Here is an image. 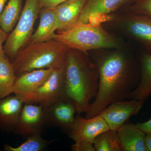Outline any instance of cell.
Listing matches in <instances>:
<instances>
[{
  "mask_svg": "<svg viewBox=\"0 0 151 151\" xmlns=\"http://www.w3.org/2000/svg\"><path fill=\"white\" fill-rule=\"evenodd\" d=\"M99 74L98 92L90 103L85 118L99 115L112 103L129 100L141 78L140 63L120 52H114L95 58Z\"/></svg>",
  "mask_w": 151,
  "mask_h": 151,
  "instance_id": "1",
  "label": "cell"
},
{
  "mask_svg": "<svg viewBox=\"0 0 151 151\" xmlns=\"http://www.w3.org/2000/svg\"><path fill=\"white\" fill-rule=\"evenodd\" d=\"M81 52L69 49L64 66V95L73 102L78 114L86 113L99 86L96 64Z\"/></svg>",
  "mask_w": 151,
  "mask_h": 151,
  "instance_id": "2",
  "label": "cell"
},
{
  "mask_svg": "<svg viewBox=\"0 0 151 151\" xmlns=\"http://www.w3.org/2000/svg\"><path fill=\"white\" fill-rule=\"evenodd\" d=\"M69 48L54 39L30 42L21 49L12 62L17 76L35 69L63 65Z\"/></svg>",
  "mask_w": 151,
  "mask_h": 151,
  "instance_id": "3",
  "label": "cell"
},
{
  "mask_svg": "<svg viewBox=\"0 0 151 151\" xmlns=\"http://www.w3.org/2000/svg\"><path fill=\"white\" fill-rule=\"evenodd\" d=\"M52 39L83 53L93 50L115 48L119 45L116 38L101 26L91 22L77 23L67 30L58 32Z\"/></svg>",
  "mask_w": 151,
  "mask_h": 151,
  "instance_id": "4",
  "label": "cell"
},
{
  "mask_svg": "<svg viewBox=\"0 0 151 151\" xmlns=\"http://www.w3.org/2000/svg\"><path fill=\"white\" fill-rule=\"evenodd\" d=\"M40 10V0H25L18 22L4 45L5 55L11 62L19 50L30 42L35 23Z\"/></svg>",
  "mask_w": 151,
  "mask_h": 151,
  "instance_id": "5",
  "label": "cell"
},
{
  "mask_svg": "<svg viewBox=\"0 0 151 151\" xmlns=\"http://www.w3.org/2000/svg\"><path fill=\"white\" fill-rule=\"evenodd\" d=\"M64 66L65 63L55 68L48 79L38 88L28 93L16 95L24 103H35L43 107L64 96Z\"/></svg>",
  "mask_w": 151,
  "mask_h": 151,
  "instance_id": "6",
  "label": "cell"
},
{
  "mask_svg": "<svg viewBox=\"0 0 151 151\" xmlns=\"http://www.w3.org/2000/svg\"><path fill=\"white\" fill-rule=\"evenodd\" d=\"M43 107L45 125L58 127L68 134L77 113L73 102L64 95Z\"/></svg>",
  "mask_w": 151,
  "mask_h": 151,
  "instance_id": "7",
  "label": "cell"
},
{
  "mask_svg": "<svg viewBox=\"0 0 151 151\" xmlns=\"http://www.w3.org/2000/svg\"><path fill=\"white\" fill-rule=\"evenodd\" d=\"M109 129L100 114L89 119L77 116L68 134L74 143L93 144L98 135Z\"/></svg>",
  "mask_w": 151,
  "mask_h": 151,
  "instance_id": "8",
  "label": "cell"
},
{
  "mask_svg": "<svg viewBox=\"0 0 151 151\" xmlns=\"http://www.w3.org/2000/svg\"><path fill=\"white\" fill-rule=\"evenodd\" d=\"M45 125L43 106L35 103H24L13 132L27 138L32 135H41Z\"/></svg>",
  "mask_w": 151,
  "mask_h": 151,
  "instance_id": "9",
  "label": "cell"
},
{
  "mask_svg": "<svg viewBox=\"0 0 151 151\" xmlns=\"http://www.w3.org/2000/svg\"><path fill=\"white\" fill-rule=\"evenodd\" d=\"M144 102L130 99L112 103L101 112L110 129L116 131L126 124L132 116L137 115L142 108Z\"/></svg>",
  "mask_w": 151,
  "mask_h": 151,
  "instance_id": "10",
  "label": "cell"
},
{
  "mask_svg": "<svg viewBox=\"0 0 151 151\" xmlns=\"http://www.w3.org/2000/svg\"><path fill=\"white\" fill-rule=\"evenodd\" d=\"M24 104L21 97L16 94L0 99V129L8 133L13 132Z\"/></svg>",
  "mask_w": 151,
  "mask_h": 151,
  "instance_id": "11",
  "label": "cell"
},
{
  "mask_svg": "<svg viewBox=\"0 0 151 151\" xmlns=\"http://www.w3.org/2000/svg\"><path fill=\"white\" fill-rule=\"evenodd\" d=\"M87 0H67L52 8L56 14L58 31L69 29L77 23Z\"/></svg>",
  "mask_w": 151,
  "mask_h": 151,
  "instance_id": "12",
  "label": "cell"
},
{
  "mask_svg": "<svg viewBox=\"0 0 151 151\" xmlns=\"http://www.w3.org/2000/svg\"><path fill=\"white\" fill-rule=\"evenodd\" d=\"M55 68L35 69L17 76L13 93L15 94H24L38 88L48 79Z\"/></svg>",
  "mask_w": 151,
  "mask_h": 151,
  "instance_id": "13",
  "label": "cell"
},
{
  "mask_svg": "<svg viewBox=\"0 0 151 151\" xmlns=\"http://www.w3.org/2000/svg\"><path fill=\"white\" fill-rule=\"evenodd\" d=\"M117 132L122 151H146V133L136 124L126 123Z\"/></svg>",
  "mask_w": 151,
  "mask_h": 151,
  "instance_id": "14",
  "label": "cell"
},
{
  "mask_svg": "<svg viewBox=\"0 0 151 151\" xmlns=\"http://www.w3.org/2000/svg\"><path fill=\"white\" fill-rule=\"evenodd\" d=\"M128 1L87 0L77 23H87L94 17L111 13Z\"/></svg>",
  "mask_w": 151,
  "mask_h": 151,
  "instance_id": "15",
  "label": "cell"
},
{
  "mask_svg": "<svg viewBox=\"0 0 151 151\" xmlns=\"http://www.w3.org/2000/svg\"><path fill=\"white\" fill-rule=\"evenodd\" d=\"M127 28L131 36L151 53V17L131 14Z\"/></svg>",
  "mask_w": 151,
  "mask_h": 151,
  "instance_id": "16",
  "label": "cell"
},
{
  "mask_svg": "<svg viewBox=\"0 0 151 151\" xmlns=\"http://www.w3.org/2000/svg\"><path fill=\"white\" fill-rule=\"evenodd\" d=\"M40 21L37 29L33 33L30 42H37L52 39L56 30H58L59 24L53 9H41Z\"/></svg>",
  "mask_w": 151,
  "mask_h": 151,
  "instance_id": "17",
  "label": "cell"
},
{
  "mask_svg": "<svg viewBox=\"0 0 151 151\" xmlns=\"http://www.w3.org/2000/svg\"><path fill=\"white\" fill-rule=\"evenodd\" d=\"M140 81L137 87L132 92L130 99L145 103L151 96V53L143 55L140 59Z\"/></svg>",
  "mask_w": 151,
  "mask_h": 151,
  "instance_id": "18",
  "label": "cell"
},
{
  "mask_svg": "<svg viewBox=\"0 0 151 151\" xmlns=\"http://www.w3.org/2000/svg\"><path fill=\"white\" fill-rule=\"evenodd\" d=\"M22 0H9L0 15V27L10 33L18 22L22 10Z\"/></svg>",
  "mask_w": 151,
  "mask_h": 151,
  "instance_id": "19",
  "label": "cell"
},
{
  "mask_svg": "<svg viewBox=\"0 0 151 151\" xmlns=\"http://www.w3.org/2000/svg\"><path fill=\"white\" fill-rule=\"evenodd\" d=\"M17 76L12 63L6 56L0 58V99L12 94Z\"/></svg>",
  "mask_w": 151,
  "mask_h": 151,
  "instance_id": "20",
  "label": "cell"
},
{
  "mask_svg": "<svg viewBox=\"0 0 151 151\" xmlns=\"http://www.w3.org/2000/svg\"><path fill=\"white\" fill-rule=\"evenodd\" d=\"M93 144L96 151H122L117 131L110 129L98 135Z\"/></svg>",
  "mask_w": 151,
  "mask_h": 151,
  "instance_id": "21",
  "label": "cell"
},
{
  "mask_svg": "<svg viewBox=\"0 0 151 151\" xmlns=\"http://www.w3.org/2000/svg\"><path fill=\"white\" fill-rule=\"evenodd\" d=\"M51 142V141L43 139L41 134L35 135L28 137L25 142L18 147H13L5 144L4 149L6 151H41Z\"/></svg>",
  "mask_w": 151,
  "mask_h": 151,
  "instance_id": "22",
  "label": "cell"
},
{
  "mask_svg": "<svg viewBox=\"0 0 151 151\" xmlns=\"http://www.w3.org/2000/svg\"><path fill=\"white\" fill-rule=\"evenodd\" d=\"M132 12L136 14L151 17V0H136Z\"/></svg>",
  "mask_w": 151,
  "mask_h": 151,
  "instance_id": "23",
  "label": "cell"
},
{
  "mask_svg": "<svg viewBox=\"0 0 151 151\" xmlns=\"http://www.w3.org/2000/svg\"><path fill=\"white\" fill-rule=\"evenodd\" d=\"M73 151H96L93 144H76L74 143L71 146Z\"/></svg>",
  "mask_w": 151,
  "mask_h": 151,
  "instance_id": "24",
  "label": "cell"
},
{
  "mask_svg": "<svg viewBox=\"0 0 151 151\" xmlns=\"http://www.w3.org/2000/svg\"><path fill=\"white\" fill-rule=\"evenodd\" d=\"M67 0H40L41 9L52 8Z\"/></svg>",
  "mask_w": 151,
  "mask_h": 151,
  "instance_id": "25",
  "label": "cell"
},
{
  "mask_svg": "<svg viewBox=\"0 0 151 151\" xmlns=\"http://www.w3.org/2000/svg\"><path fill=\"white\" fill-rule=\"evenodd\" d=\"M8 35V33L0 27V58L6 56L4 52L3 44L6 42Z\"/></svg>",
  "mask_w": 151,
  "mask_h": 151,
  "instance_id": "26",
  "label": "cell"
},
{
  "mask_svg": "<svg viewBox=\"0 0 151 151\" xmlns=\"http://www.w3.org/2000/svg\"><path fill=\"white\" fill-rule=\"evenodd\" d=\"M136 124L145 133H151V118L147 121Z\"/></svg>",
  "mask_w": 151,
  "mask_h": 151,
  "instance_id": "27",
  "label": "cell"
},
{
  "mask_svg": "<svg viewBox=\"0 0 151 151\" xmlns=\"http://www.w3.org/2000/svg\"><path fill=\"white\" fill-rule=\"evenodd\" d=\"M145 147L146 151H151V133H146Z\"/></svg>",
  "mask_w": 151,
  "mask_h": 151,
  "instance_id": "28",
  "label": "cell"
},
{
  "mask_svg": "<svg viewBox=\"0 0 151 151\" xmlns=\"http://www.w3.org/2000/svg\"><path fill=\"white\" fill-rule=\"evenodd\" d=\"M9 0H0V15L5 6L6 3Z\"/></svg>",
  "mask_w": 151,
  "mask_h": 151,
  "instance_id": "29",
  "label": "cell"
},
{
  "mask_svg": "<svg viewBox=\"0 0 151 151\" xmlns=\"http://www.w3.org/2000/svg\"><path fill=\"white\" fill-rule=\"evenodd\" d=\"M0 151H1V149H0Z\"/></svg>",
  "mask_w": 151,
  "mask_h": 151,
  "instance_id": "30",
  "label": "cell"
}]
</instances>
